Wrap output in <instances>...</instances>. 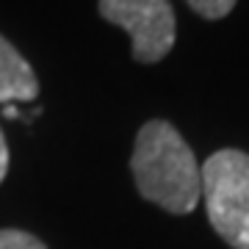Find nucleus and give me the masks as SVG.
<instances>
[{
  "label": "nucleus",
  "instance_id": "20e7f679",
  "mask_svg": "<svg viewBox=\"0 0 249 249\" xmlns=\"http://www.w3.org/2000/svg\"><path fill=\"white\" fill-rule=\"evenodd\" d=\"M39 94V80L34 67L17 53L6 36H0V103H31Z\"/></svg>",
  "mask_w": 249,
  "mask_h": 249
},
{
  "label": "nucleus",
  "instance_id": "0eeeda50",
  "mask_svg": "<svg viewBox=\"0 0 249 249\" xmlns=\"http://www.w3.org/2000/svg\"><path fill=\"white\" fill-rule=\"evenodd\" d=\"M6 172H9V144H6V136L0 130V183L6 180Z\"/></svg>",
  "mask_w": 249,
  "mask_h": 249
},
{
  "label": "nucleus",
  "instance_id": "39448f33",
  "mask_svg": "<svg viewBox=\"0 0 249 249\" xmlns=\"http://www.w3.org/2000/svg\"><path fill=\"white\" fill-rule=\"evenodd\" d=\"M0 249H47V247L34 232L6 227V230H0Z\"/></svg>",
  "mask_w": 249,
  "mask_h": 249
},
{
  "label": "nucleus",
  "instance_id": "7ed1b4c3",
  "mask_svg": "<svg viewBox=\"0 0 249 249\" xmlns=\"http://www.w3.org/2000/svg\"><path fill=\"white\" fill-rule=\"evenodd\" d=\"M100 17L130 34L139 64H158L175 47L178 19L169 0H100Z\"/></svg>",
  "mask_w": 249,
  "mask_h": 249
},
{
  "label": "nucleus",
  "instance_id": "6e6552de",
  "mask_svg": "<svg viewBox=\"0 0 249 249\" xmlns=\"http://www.w3.org/2000/svg\"><path fill=\"white\" fill-rule=\"evenodd\" d=\"M6 116H9V119H17V108H14V106H6Z\"/></svg>",
  "mask_w": 249,
  "mask_h": 249
},
{
  "label": "nucleus",
  "instance_id": "f03ea898",
  "mask_svg": "<svg viewBox=\"0 0 249 249\" xmlns=\"http://www.w3.org/2000/svg\"><path fill=\"white\" fill-rule=\"evenodd\" d=\"M199 175L205 211L219 238L232 249H249V152L216 150Z\"/></svg>",
  "mask_w": 249,
  "mask_h": 249
},
{
  "label": "nucleus",
  "instance_id": "423d86ee",
  "mask_svg": "<svg viewBox=\"0 0 249 249\" xmlns=\"http://www.w3.org/2000/svg\"><path fill=\"white\" fill-rule=\"evenodd\" d=\"M186 3L202 19H222L235 9V0H186Z\"/></svg>",
  "mask_w": 249,
  "mask_h": 249
},
{
  "label": "nucleus",
  "instance_id": "f257e3e1",
  "mask_svg": "<svg viewBox=\"0 0 249 249\" xmlns=\"http://www.w3.org/2000/svg\"><path fill=\"white\" fill-rule=\"evenodd\" d=\"M130 172L139 194L166 213L186 216L202 199V175L196 155L178 127L166 119H150L139 127Z\"/></svg>",
  "mask_w": 249,
  "mask_h": 249
}]
</instances>
